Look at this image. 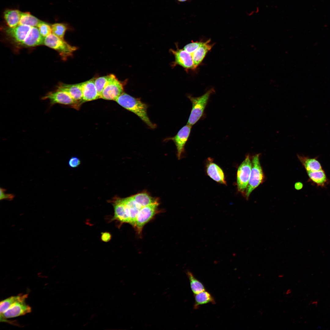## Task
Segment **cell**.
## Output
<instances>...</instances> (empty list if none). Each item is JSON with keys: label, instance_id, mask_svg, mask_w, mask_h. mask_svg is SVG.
<instances>
[{"label": "cell", "instance_id": "1", "mask_svg": "<svg viewBox=\"0 0 330 330\" xmlns=\"http://www.w3.org/2000/svg\"><path fill=\"white\" fill-rule=\"evenodd\" d=\"M115 101L123 108L137 115L151 128L155 127V125L151 121L148 116L147 105L139 98L123 92Z\"/></svg>", "mask_w": 330, "mask_h": 330}, {"label": "cell", "instance_id": "2", "mask_svg": "<svg viewBox=\"0 0 330 330\" xmlns=\"http://www.w3.org/2000/svg\"><path fill=\"white\" fill-rule=\"evenodd\" d=\"M215 92L211 88L202 95L194 97L188 95L192 103V108L187 124L192 126L195 124L203 116L210 95Z\"/></svg>", "mask_w": 330, "mask_h": 330}, {"label": "cell", "instance_id": "3", "mask_svg": "<svg viewBox=\"0 0 330 330\" xmlns=\"http://www.w3.org/2000/svg\"><path fill=\"white\" fill-rule=\"evenodd\" d=\"M259 154L253 157L251 168L248 185L246 190L245 196L248 199L252 192L264 181V176L260 163Z\"/></svg>", "mask_w": 330, "mask_h": 330}, {"label": "cell", "instance_id": "4", "mask_svg": "<svg viewBox=\"0 0 330 330\" xmlns=\"http://www.w3.org/2000/svg\"><path fill=\"white\" fill-rule=\"evenodd\" d=\"M44 44L58 52L63 57L71 55L76 48L53 34L45 38Z\"/></svg>", "mask_w": 330, "mask_h": 330}, {"label": "cell", "instance_id": "5", "mask_svg": "<svg viewBox=\"0 0 330 330\" xmlns=\"http://www.w3.org/2000/svg\"><path fill=\"white\" fill-rule=\"evenodd\" d=\"M158 205L159 203L156 202L141 207L133 226L138 233L140 234L141 232L144 225L156 214Z\"/></svg>", "mask_w": 330, "mask_h": 330}, {"label": "cell", "instance_id": "6", "mask_svg": "<svg viewBox=\"0 0 330 330\" xmlns=\"http://www.w3.org/2000/svg\"><path fill=\"white\" fill-rule=\"evenodd\" d=\"M251 168V162L247 156L239 166L237 173V184L239 191L243 193L248 185Z\"/></svg>", "mask_w": 330, "mask_h": 330}, {"label": "cell", "instance_id": "7", "mask_svg": "<svg viewBox=\"0 0 330 330\" xmlns=\"http://www.w3.org/2000/svg\"><path fill=\"white\" fill-rule=\"evenodd\" d=\"M24 301L17 302L9 308L3 314H0L1 322L11 323L7 319L23 316L31 311V306Z\"/></svg>", "mask_w": 330, "mask_h": 330}, {"label": "cell", "instance_id": "8", "mask_svg": "<svg viewBox=\"0 0 330 330\" xmlns=\"http://www.w3.org/2000/svg\"><path fill=\"white\" fill-rule=\"evenodd\" d=\"M123 93L122 84L114 76L104 89L100 98L115 101Z\"/></svg>", "mask_w": 330, "mask_h": 330}, {"label": "cell", "instance_id": "9", "mask_svg": "<svg viewBox=\"0 0 330 330\" xmlns=\"http://www.w3.org/2000/svg\"><path fill=\"white\" fill-rule=\"evenodd\" d=\"M42 100H49L51 105L56 104L76 106L75 101L67 93L57 89V90L49 92L42 98Z\"/></svg>", "mask_w": 330, "mask_h": 330}, {"label": "cell", "instance_id": "10", "mask_svg": "<svg viewBox=\"0 0 330 330\" xmlns=\"http://www.w3.org/2000/svg\"><path fill=\"white\" fill-rule=\"evenodd\" d=\"M31 27L28 25H19L14 27L6 28L5 32L13 41L20 45L26 38Z\"/></svg>", "mask_w": 330, "mask_h": 330}, {"label": "cell", "instance_id": "11", "mask_svg": "<svg viewBox=\"0 0 330 330\" xmlns=\"http://www.w3.org/2000/svg\"><path fill=\"white\" fill-rule=\"evenodd\" d=\"M191 127L187 124L183 127L174 136L168 138L172 140L176 145L178 159L180 158L184 152L185 146L189 136Z\"/></svg>", "mask_w": 330, "mask_h": 330}, {"label": "cell", "instance_id": "12", "mask_svg": "<svg viewBox=\"0 0 330 330\" xmlns=\"http://www.w3.org/2000/svg\"><path fill=\"white\" fill-rule=\"evenodd\" d=\"M114 209V215L112 219L121 223H129L130 218L122 199L115 197L111 200Z\"/></svg>", "mask_w": 330, "mask_h": 330}, {"label": "cell", "instance_id": "13", "mask_svg": "<svg viewBox=\"0 0 330 330\" xmlns=\"http://www.w3.org/2000/svg\"><path fill=\"white\" fill-rule=\"evenodd\" d=\"M81 83L83 102L100 98L95 85L94 79Z\"/></svg>", "mask_w": 330, "mask_h": 330}, {"label": "cell", "instance_id": "14", "mask_svg": "<svg viewBox=\"0 0 330 330\" xmlns=\"http://www.w3.org/2000/svg\"><path fill=\"white\" fill-rule=\"evenodd\" d=\"M173 52L177 64L187 69H194L196 68L194 64L191 54L184 49H178Z\"/></svg>", "mask_w": 330, "mask_h": 330}, {"label": "cell", "instance_id": "15", "mask_svg": "<svg viewBox=\"0 0 330 330\" xmlns=\"http://www.w3.org/2000/svg\"><path fill=\"white\" fill-rule=\"evenodd\" d=\"M57 88L67 93L78 103L83 102L81 83L74 84L61 83Z\"/></svg>", "mask_w": 330, "mask_h": 330}, {"label": "cell", "instance_id": "16", "mask_svg": "<svg viewBox=\"0 0 330 330\" xmlns=\"http://www.w3.org/2000/svg\"><path fill=\"white\" fill-rule=\"evenodd\" d=\"M45 38L40 33L38 28L31 27L24 41L20 45L24 47H34L44 44Z\"/></svg>", "mask_w": 330, "mask_h": 330}, {"label": "cell", "instance_id": "17", "mask_svg": "<svg viewBox=\"0 0 330 330\" xmlns=\"http://www.w3.org/2000/svg\"><path fill=\"white\" fill-rule=\"evenodd\" d=\"M126 207L130 218L129 224L133 226L137 216L142 207L137 203L131 196L122 198Z\"/></svg>", "mask_w": 330, "mask_h": 330}, {"label": "cell", "instance_id": "18", "mask_svg": "<svg viewBox=\"0 0 330 330\" xmlns=\"http://www.w3.org/2000/svg\"><path fill=\"white\" fill-rule=\"evenodd\" d=\"M206 170L208 176L214 181L220 183L226 184L223 172L216 164L210 161L207 164Z\"/></svg>", "mask_w": 330, "mask_h": 330}, {"label": "cell", "instance_id": "19", "mask_svg": "<svg viewBox=\"0 0 330 330\" xmlns=\"http://www.w3.org/2000/svg\"><path fill=\"white\" fill-rule=\"evenodd\" d=\"M209 39L204 42L191 55L194 64L196 68L201 63L208 52L212 48L213 45L209 44Z\"/></svg>", "mask_w": 330, "mask_h": 330}, {"label": "cell", "instance_id": "20", "mask_svg": "<svg viewBox=\"0 0 330 330\" xmlns=\"http://www.w3.org/2000/svg\"><path fill=\"white\" fill-rule=\"evenodd\" d=\"M22 13L16 9H8L5 11L4 18L9 27L13 28L19 25Z\"/></svg>", "mask_w": 330, "mask_h": 330}, {"label": "cell", "instance_id": "21", "mask_svg": "<svg viewBox=\"0 0 330 330\" xmlns=\"http://www.w3.org/2000/svg\"><path fill=\"white\" fill-rule=\"evenodd\" d=\"M28 296L27 294H20L16 296H11L1 301L0 303V314H3L15 303L25 301Z\"/></svg>", "mask_w": 330, "mask_h": 330}, {"label": "cell", "instance_id": "22", "mask_svg": "<svg viewBox=\"0 0 330 330\" xmlns=\"http://www.w3.org/2000/svg\"><path fill=\"white\" fill-rule=\"evenodd\" d=\"M298 157L307 172H314L322 169L319 162L315 158L298 155Z\"/></svg>", "mask_w": 330, "mask_h": 330}, {"label": "cell", "instance_id": "23", "mask_svg": "<svg viewBox=\"0 0 330 330\" xmlns=\"http://www.w3.org/2000/svg\"><path fill=\"white\" fill-rule=\"evenodd\" d=\"M195 303L194 308L196 309L201 305L209 303L215 304L214 298L208 292L204 291L198 294H194Z\"/></svg>", "mask_w": 330, "mask_h": 330}, {"label": "cell", "instance_id": "24", "mask_svg": "<svg viewBox=\"0 0 330 330\" xmlns=\"http://www.w3.org/2000/svg\"><path fill=\"white\" fill-rule=\"evenodd\" d=\"M310 180L318 186L323 187L327 182L324 171L322 169L317 171L307 172Z\"/></svg>", "mask_w": 330, "mask_h": 330}, {"label": "cell", "instance_id": "25", "mask_svg": "<svg viewBox=\"0 0 330 330\" xmlns=\"http://www.w3.org/2000/svg\"><path fill=\"white\" fill-rule=\"evenodd\" d=\"M186 273L189 281L191 289L194 294L205 290L203 284L195 277L191 272L187 270Z\"/></svg>", "mask_w": 330, "mask_h": 330}, {"label": "cell", "instance_id": "26", "mask_svg": "<svg viewBox=\"0 0 330 330\" xmlns=\"http://www.w3.org/2000/svg\"><path fill=\"white\" fill-rule=\"evenodd\" d=\"M131 196L142 207L157 202L156 200L145 193H139Z\"/></svg>", "mask_w": 330, "mask_h": 330}, {"label": "cell", "instance_id": "27", "mask_svg": "<svg viewBox=\"0 0 330 330\" xmlns=\"http://www.w3.org/2000/svg\"><path fill=\"white\" fill-rule=\"evenodd\" d=\"M42 21L28 12L22 13L19 25L29 26L31 27H37Z\"/></svg>", "mask_w": 330, "mask_h": 330}, {"label": "cell", "instance_id": "28", "mask_svg": "<svg viewBox=\"0 0 330 330\" xmlns=\"http://www.w3.org/2000/svg\"><path fill=\"white\" fill-rule=\"evenodd\" d=\"M114 76L113 74H110L100 77L95 79V85L100 98L104 89Z\"/></svg>", "mask_w": 330, "mask_h": 330}, {"label": "cell", "instance_id": "29", "mask_svg": "<svg viewBox=\"0 0 330 330\" xmlns=\"http://www.w3.org/2000/svg\"><path fill=\"white\" fill-rule=\"evenodd\" d=\"M52 33L59 37L64 39L65 32L68 29V27L66 24L63 23H55L51 26Z\"/></svg>", "mask_w": 330, "mask_h": 330}, {"label": "cell", "instance_id": "30", "mask_svg": "<svg viewBox=\"0 0 330 330\" xmlns=\"http://www.w3.org/2000/svg\"><path fill=\"white\" fill-rule=\"evenodd\" d=\"M37 27L41 35L44 38L52 34L51 26L46 23L42 21Z\"/></svg>", "mask_w": 330, "mask_h": 330}, {"label": "cell", "instance_id": "31", "mask_svg": "<svg viewBox=\"0 0 330 330\" xmlns=\"http://www.w3.org/2000/svg\"><path fill=\"white\" fill-rule=\"evenodd\" d=\"M204 42H193L185 45L183 49L188 53L192 54L200 46L202 45Z\"/></svg>", "mask_w": 330, "mask_h": 330}, {"label": "cell", "instance_id": "32", "mask_svg": "<svg viewBox=\"0 0 330 330\" xmlns=\"http://www.w3.org/2000/svg\"><path fill=\"white\" fill-rule=\"evenodd\" d=\"M6 190L5 189L0 188V200H5L9 201L13 200L15 197V195L12 193L6 194L5 193Z\"/></svg>", "mask_w": 330, "mask_h": 330}, {"label": "cell", "instance_id": "33", "mask_svg": "<svg viewBox=\"0 0 330 330\" xmlns=\"http://www.w3.org/2000/svg\"><path fill=\"white\" fill-rule=\"evenodd\" d=\"M81 164V161L79 159L75 156L72 157L68 162L69 166L72 168H76L78 167Z\"/></svg>", "mask_w": 330, "mask_h": 330}, {"label": "cell", "instance_id": "34", "mask_svg": "<svg viewBox=\"0 0 330 330\" xmlns=\"http://www.w3.org/2000/svg\"><path fill=\"white\" fill-rule=\"evenodd\" d=\"M111 238V236L109 233L106 232L102 233L101 239L103 241L107 242L110 240Z\"/></svg>", "mask_w": 330, "mask_h": 330}, {"label": "cell", "instance_id": "35", "mask_svg": "<svg viewBox=\"0 0 330 330\" xmlns=\"http://www.w3.org/2000/svg\"><path fill=\"white\" fill-rule=\"evenodd\" d=\"M303 187V184L302 183L300 182H297L296 183L295 185V188L297 190H299L301 189Z\"/></svg>", "mask_w": 330, "mask_h": 330}, {"label": "cell", "instance_id": "36", "mask_svg": "<svg viewBox=\"0 0 330 330\" xmlns=\"http://www.w3.org/2000/svg\"><path fill=\"white\" fill-rule=\"evenodd\" d=\"M291 293V290L290 289H288L286 293V294H289Z\"/></svg>", "mask_w": 330, "mask_h": 330}, {"label": "cell", "instance_id": "37", "mask_svg": "<svg viewBox=\"0 0 330 330\" xmlns=\"http://www.w3.org/2000/svg\"><path fill=\"white\" fill-rule=\"evenodd\" d=\"M177 0L179 2H186V1H188V0Z\"/></svg>", "mask_w": 330, "mask_h": 330}, {"label": "cell", "instance_id": "38", "mask_svg": "<svg viewBox=\"0 0 330 330\" xmlns=\"http://www.w3.org/2000/svg\"><path fill=\"white\" fill-rule=\"evenodd\" d=\"M278 276H279V277H283L284 276V275H283V274H280V275H279Z\"/></svg>", "mask_w": 330, "mask_h": 330}]
</instances>
